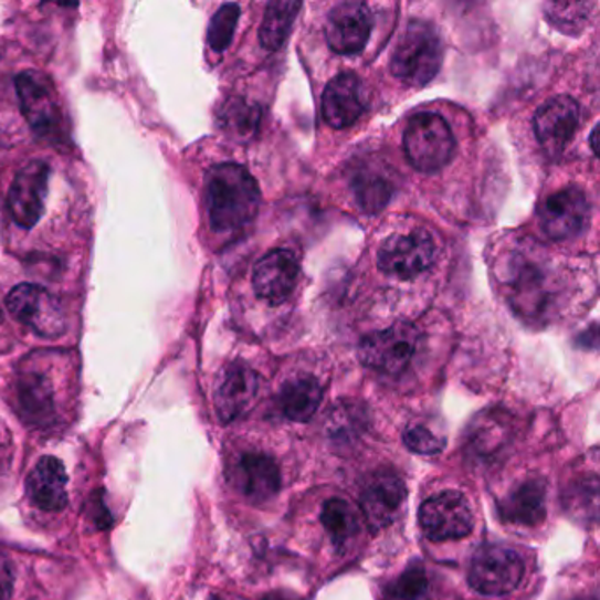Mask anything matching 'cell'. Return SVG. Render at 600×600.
I'll return each instance as SVG.
<instances>
[{
    "instance_id": "obj_17",
    "label": "cell",
    "mask_w": 600,
    "mask_h": 600,
    "mask_svg": "<svg viewBox=\"0 0 600 600\" xmlns=\"http://www.w3.org/2000/svg\"><path fill=\"white\" fill-rule=\"evenodd\" d=\"M261 379L252 368L234 364L225 368L215 388V411L222 423L245 414L260 393Z\"/></svg>"
},
{
    "instance_id": "obj_3",
    "label": "cell",
    "mask_w": 600,
    "mask_h": 600,
    "mask_svg": "<svg viewBox=\"0 0 600 600\" xmlns=\"http://www.w3.org/2000/svg\"><path fill=\"white\" fill-rule=\"evenodd\" d=\"M14 83L23 117L35 136L53 145L70 141V127L53 83L38 71L18 74Z\"/></svg>"
},
{
    "instance_id": "obj_15",
    "label": "cell",
    "mask_w": 600,
    "mask_h": 600,
    "mask_svg": "<svg viewBox=\"0 0 600 600\" xmlns=\"http://www.w3.org/2000/svg\"><path fill=\"white\" fill-rule=\"evenodd\" d=\"M371 25L373 20L367 6L361 2H341L329 13L326 40L333 52L355 55L367 46Z\"/></svg>"
},
{
    "instance_id": "obj_7",
    "label": "cell",
    "mask_w": 600,
    "mask_h": 600,
    "mask_svg": "<svg viewBox=\"0 0 600 600\" xmlns=\"http://www.w3.org/2000/svg\"><path fill=\"white\" fill-rule=\"evenodd\" d=\"M418 338V329L412 324H394L391 328L367 335L359 344V359L371 370L397 376L414 358Z\"/></svg>"
},
{
    "instance_id": "obj_6",
    "label": "cell",
    "mask_w": 600,
    "mask_h": 600,
    "mask_svg": "<svg viewBox=\"0 0 600 600\" xmlns=\"http://www.w3.org/2000/svg\"><path fill=\"white\" fill-rule=\"evenodd\" d=\"M525 564L513 548L488 545L474 555L469 570V581L475 592L501 597L514 592L522 583Z\"/></svg>"
},
{
    "instance_id": "obj_13",
    "label": "cell",
    "mask_w": 600,
    "mask_h": 600,
    "mask_svg": "<svg viewBox=\"0 0 600 600\" xmlns=\"http://www.w3.org/2000/svg\"><path fill=\"white\" fill-rule=\"evenodd\" d=\"M231 481L242 497L254 504L272 501L281 490V471L275 460L260 451L240 454L231 466Z\"/></svg>"
},
{
    "instance_id": "obj_23",
    "label": "cell",
    "mask_w": 600,
    "mask_h": 600,
    "mask_svg": "<svg viewBox=\"0 0 600 600\" xmlns=\"http://www.w3.org/2000/svg\"><path fill=\"white\" fill-rule=\"evenodd\" d=\"M320 400H323V388L314 377H298V379L290 380L282 388V411L296 423H305L316 414Z\"/></svg>"
},
{
    "instance_id": "obj_24",
    "label": "cell",
    "mask_w": 600,
    "mask_h": 600,
    "mask_svg": "<svg viewBox=\"0 0 600 600\" xmlns=\"http://www.w3.org/2000/svg\"><path fill=\"white\" fill-rule=\"evenodd\" d=\"M320 523L328 531L337 551H346L359 531V519L355 507L344 498H329L323 506Z\"/></svg>"
},
{
    "instance_id": "obj_12",
    "label": "cell",
    "mask_w": 600,
    "mask_h": 600,
    "mask_svg": "<svg viewBox=\"0 0 600 600\" xmlns=\"http://www.w3.org/2000/svg\"><path fill=\"white\" fill-rule=\"evenodd\" d=\"M50 182V168L43 160H32L23 166L9 189V212L23 230H32L44 212V199Z\"/></svg>"
},
{
    "instance_id": "obj_19",
    "label": "cell",
    "mask_w": 600,
    "mask_h": 600,
    "mask_svg": "<svg viewBox=\"0 0 600 600\" xmlns=\"http://www.w3.org/2000/svg\"><path fill=\"white\" fill-rule=\"evenodd\" d=\"M367 108L364 83L356 74H340L329 82L323 94V117L328 126L346 129L352 126Z\"/></svg>"
},
{
    "instance_id": "obj_37",
    "label": "cell",
    "mask_w": 600,
    "mask_h": 600,
    "mask_svg": "<svg viewBox=\"0 0 600 600\" xmlns=\"http://www.w3.org/2000/svg\"><path fill=\"white\" fill-rule=\"evenodd\" d=\"M590 143H592L593 151L597 154V126L593 127L592 136H590Z\"/></svg>"
},
{
    "instance_id": "obj_20",
    "label": "cell",
    "mask_w": 600,
    "mask_h": 600,
    "mask_svg": "<svg viewBox=\"0 0 600 600\" xmlns=\"http://www.w3.org/2000/svg\"><path fill=\"white\" fill-rule=\"evenodd\" d=\"M27 490L41 510L61 513L67 506V474L61 460L41 459L27 480Z\"/></svg>"
},
{
    "instance_id": "obj_21",
    "label": "cell",
    "mask_w": 600,
    "mask_h": 600,
    "mask_svg": "<svg viewBox=\"0 0 600 600\" xmlns=\"http://www.w3.org/2000/svg\"><path fill=\"white\" fill-rule=\"evenodd\" d=\"M501 516L514 527H539L546 518V483L528 480L501 502Z\"/></svg>"
},
{
    "instance_id": "obj_18",
    "label": "cell",
    "mask_w": 600,
    "mask_h": 600,
    "mask_svg": "<svg viewBox=\"0 0 600 600\" xmlns=\"http://www.w3.org/2000/svg\"><path fill=\"white\" fill-rule=\"evenodd\" d=\"M298 273L296 255L285 249H278L269 252L255 264L252 284L260 298L266 299L272 305H278L290 298L298 281Z\"/></svg>"
},
{
    "instance_id": "obj_27",
    "label": "cell",
    "mask_w": 600,
    "mask_h": 600,
    "mask_svg": "<svg viewBox=\"0 0 600 600\" xmlns=\"http://www.w3.org/2000/svg\"><path fill=\"white\" fill-rule=\"evenodd\" d=\"M222 127L238 139L251 138L260 126L261 112L255 104L233 99L225 104L221 113Z\"/></svg>"
},
{
    "instance_id": "obj_10",
    "label": "cell",
    "mask_w": 600,
    "mask_h": 600,
    "mask_svg": "<svg viewBox=\"0 0 600 600\" xmlns=\"http://www.w3.org/2000/svg\"><path fill=\"white\" fill-rule=\"evenodd\" d=\"M435 257L432 234L424 230L389 236L377 254V264L391 277L414 278L427 272Z\"/></svg>"
},
{
    "instance_id": "obj_1",
    "label": "cell",
    "mask_w": 600,
    "mask_h": 600,
    "mask_svg": "<svg viewBox=\"0 0 600 600\" xmlns=\"http://www.w3.org/2000/svg\"><path fill=\"white\" fill-rule=\"evenodd\" d=\"M261 190L243 166L225 162L207 175L210 224L219 233H234L252 224L260 212Z\"/></svg>"
},
{
    "instance_id": "obj_2",
    "label": "cell",
    "mask_w": 600,
    "mask_h": 600,
    "mask_svg": "<svg viewBox=\"0 0 600 600\" xmlns=\"http://www.w3.org/2000/svg\"><path fill=\"white\" fill-rule=\"evenodd\" d=\"M442 56L444 50L435 29L430 23L414 20L398 40L389 65L394 78L411 87H423L441 70Z\"/></svg>"
},
{
    "instance_id": "obj_25",
    "label": "cell",
    "mask_w": 600,
    "mask_h": 600,
    "mask_svg": "<svg viewBox=\"0 0 600 600\" xmlns=\"http://www.w3.org/2000/svg\"><path fill=\"white\" fill-rule=\"evenodd\" d=\"M356 201L367 213H377L389 203L394 183L382 169L364 168L352 180Z\"/></svg>"
},
{
    "instance_id": "obj_31",
    "label": "cell",
    "mask_w": 600,
    "mask_h": 600,
    "mask_svg": "<svg viewBox=\"0 0 600 600\" xmlns=\"http://www.w3.org/2000/svg\"><path fill=\"white\" fill-rule=\"evenodd\" d=\"M588 4H548L546 6V17L549 22L558 27L560 31L572 34L575 29H581L587 22Z\"/></svg>"
},
{
    "instance_id": "obj_16",
    "label": "cell",
    "mask_w": 600,
    "mask_h": 600,
    "mask_svg": "<svg viewBox=\"0 0 600 600\" xmlns=\"http://www.w3.org/2000/svg\"><path fill=\"white\" fill-rule=\"evenodd\" d=\"M407 498L406 481L393 471L371 475L361 492V510L373 530L388 527Z\"/></svg>"
},
{
    "instance_id": "obj_35",
    "label": "cell",
    "mask_w": 600,
    "mask_h": 600,
    "mask_svg": "<svg viewBox=\"0 0 600 600\" xmlns=\"http://www.w3.org/2000/svg\"><path fill=\"white\" fill-rule=\"evenodd\" d=\"M11 451H13L11 436H9L4 424H0V471H4L9 462H11Z\"/></svg>"
},
{
    "instance_id": "obj_11",
    "label": "cell",
    "mask_w": 600,
    "mask_h": 600,
    "mask_svg": "<svg viewBox=\"0 0 600 600\" xmlns=\"http://www.w3.org/2000/svg\"><path fill=\"white\" fill-rule=\"evenodd\" d=\"M590 221V203L578 187L560 190L539 208L540 228L551 240H570L583 233Z\"/></svg>"
},
{
    "instance_id": "obj_38",
    "label": "cell",
    "mask_w": 600,
    "mask_h": 600,
    "mask_svg": "<svg viewBox=\"0 0 600 600\" xmlns=\"http://www.w3.org/2000/svg\"><path fill=\"white\" fill-rule=\"evenodd\" d=\"M210 600H224V599H219V597H212V599Z\"/></svg>"
},
{
    "instance_id": "obj_32",
    "label": "cell",
    "mask_w": 600,
    "mask_h": 600,
    "mask_svg": "<svg viewBox=\"0 0 600 600\" xmlns=\"http://www.w3.org/2000/svg\"><path fill=\"white\" fill-rule=\"evenodd\" d=\"M361 419H364L361 407L352 406V403H344V406L337 407L329 415V435H359Z\"/></svg>"
},
{
    "instance_id": "obj_9",
    "label": "cell",
    "mask_w": 600,
    "mask_h": 600,
    "mask_svg": "<svg viewBox=\"0 0 600 600\" xmlns=\"http://www.w3.org/2000/svg\"><path fill=\"white\" fill-rule=\"evenodd\" d=\"M419 525L424 536L435 543L459 540L471 536L474 514L460 492H442L428 498L419 509Z\"/></svg>"
},
{
    "instance_id": "obj_30",
    "label": "cell",
    "mask_w": 600,
    "mask_h": 600,
    "mask_svg": "<svg viewBox=\"0 0 600 600\" xmlns=\"http://www.w3.org/2000/svg\"><path fill=\"white\" fill-rule=\"evenodd\" d=\"M403 444L414 453L432 456V454H439L444 450L445 439L433 432L432 428L427 424L415 423L407 427L403 432Z\"/></svg>"
},
{
    "instance_id": "obj_33",
    "label": "cell",
    "mask_w": 600,
    "mask_h": 600,
    "mask_svg": "<svg viewBox=\"0 0 600 600\" xmlns=\"http://www.w3.org/2000/svg\"><path fill=\"white\" fill-rule=\"evenodd\" d=\"M567 504H569L570 513L578 514V516H592L596 518L597 510V480L593 477L592 483L590 481H581L576 483L570 488V495L567 497Z\"/></svg>"
},
{
    "instance_id": "obj_26",
    "label": "cell",
    "mask_w": 600,
    "mask_h": 600,
    "mask_svg": "<svg viewBox=\"0 0 600 600\" xmlns=\"http://www.w3.org/2000/svg\"><path fill=\"white\" fill-rule=\"evenodd\" d=\"M299 9H302V2H293V0H277L269 4L260 31L261 44L266 50L275 52L282 48Z\"/></svg>"
},
{
    "instance_id": "obj_36",
    "label": "cell",
    "mask_w": 600,
    "mask_h": 600,
    "mask_svg": "<svg viewBox=\"0 0 600 600\" xmlns=\"http://www.w3.org/2000/svg\"><path fill=\"white\" fill-rule=\"evenodd\" d=\"M261 600H302V597H298L293 592H282V590H278V592H272L269 593V596H264Z\"/></svg>"
},
{
    "instance_id": "obj_34",
    "label": "cell",
    "mask_w": 600,
    "mask_h": 600,
    "mask_svg": "<svg viewBox=\"0 0 600 600\" xmlns=\"http://www.w3.org/2000/svg\"><path fill=\"white\" fill-rule=\"evenodd\" d=\"M14 569L8 555L0 549V600H9L13 596Z\"/></svg>"
},
{
    "instance_id": "obj_29",
    "label": "cell",
    "mask_w": 600,
    "mask_h": 600,
    "mask_svg": "<svg viewBox=\"0 0 600 600\" xmlns=\"http://www.w3.org/2000/svg\"><path fill=\"white\" fill-rule=\"evenodd\" d=\"M238 18H240V8L236 4L222 6L213 14L210 29H208V44L215 52H224L233 41L234 29H236Z\"/></svg>"
},
{
    "instance_id": "obj_5",
    "label": "cell",
    "mask_w": 600,
    "mask_h": 600,
    "mask_svg": "<svg viewBox=\"0 0 600 600\" xmlns=\"http://www.w3.org/2000/svg\"><path fill=\"white\" fill-rule=\"evenodd\" d=\"M18 412L27 424L50 428L59 419V397L50 370L44 368V355L27 358L17 377Z\"/></svg>"
},
{
    "instance_id": "obj_8",
    "label": "cell",
    "mask_w": 600,
    "mask_h": 600,
    "mask_svg": "<svg viewBox=\"0 0 600 600\" xmlns=\"http://www.w3.org/2000/svg\"><path fill=\"white\" fill-rule=\"evenodd\" d=\"M11 316L27 324L40 337L59 338L67 329L64 312L52 294L41 285L20 284L6 299Z\"/></svg>"
},
{
    "instance_id": "obj_22",
    "label": "cell",
    "mask_w": 600,
    "mask_h": 600,
    "mask_svg": "<svg viewBox=\"0 0 600 600\" xmlns=\"http://www.w3.org/2000/svg\"><path fill=\"white\" fill-rule=\"evenodd\" d=\"M509 419L502 412H486L472 423L466 439V450L472 459L490 462L501 456L510 441Z\"/></svg>"
},
{
    "instance_id": "obj_14",
    "label": "cell",
    "mask_w": 600,
    "mask_h": 600,
    "mask_svg": "<svg viewBox=\"0 0 600 600\" xmlns=\"http://www.w3.org/2000/svg\"><path fill=\"white\" fill-rule=\"evenodd\" d=\"M579 124V104L572 97L560 95L540 106L534 118V130L540 148L548 156H560L575 136Z\"/></svg>"
},
{
    "instance_id": "obj_4",
    "label": "cell",
    "mask_w": 600,
    "mask_h": 600,
    "mask_svg": "<svg viewBox=\"0 0 600 600\" xmlns=\"http://www.w3.org/2000/svg\"><path fill=\"white\" fill-rule=\"evenodd\" d=\"M403 150L409 162L419 171H439L453 157L454 136L451 127L436 113H418L407 124Z\"/></svg>"
},
{
    "instance_id": "obj_28",
    "label": "cell",
    "mask_w": 600,
    "mask_h": 600,
    "mask_svg": "<svg viewBox=\"0 0 600 600\" xmlns=\"http://www.w3.org/2000/svg\"><path fill=\"white\" fill-rule=\"evenodd\" d=\"M430 592V579L423 564H412L391 587V597L397 600H427Z\"/></svg>"
}]
</instances>
